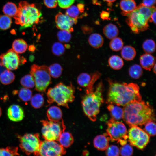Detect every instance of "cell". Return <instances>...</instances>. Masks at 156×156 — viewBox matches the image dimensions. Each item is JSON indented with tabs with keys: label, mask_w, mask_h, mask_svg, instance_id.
Listing matches in <instances>:
<instances>
[{
	"label": "cell",
	"mask_w": 156,
	"mask_h": 156,
	"mask_svg": "<svg viewBox=\"0 0 156 156\" xmlns=\"http://www.w3.org/2000/svg\"><path fill=\"white\" fill-rule=\"evenodd\" d=\"M127 135L130 144L140 149H144L149 141L150 136L138 126L131 127Z\"/></svg>",
	"instance_id": "cell-10"
},
{
	"label": "cell",
	"mask_w": 156,
	"mask_h": 156,
	"mask_svg": "<svg viewBox=\"0 0 156 156\" xmlns=\"http://www.w3.org/2000/svg\"><path fill=\"white\" fill-rule=\"evenodd\" d=\"M30 101L31 106L34 108L37 109L42 106L44 104V100L42 94L37 93L32 96Z\"/></svg>",
	"instance_id": "cell-34"
},
{
	"label": "cell",
	"mask_w": 156,
	"mask_h": 156,
	"mask_svg": "<svg viewBox=\"0 0 156 156\" xmlns=\"http://www.w3.org/2000/svg\"><path fill=\"white\" fill-rule=\"evenodd\" d=\"M136 9L143 15L149 21L152 13L156 10V8L155 6L151 7H147L141 3L137 6Z\"/></svg>",
	"instance_id": "cell-31"
},
{
	"label": "cell",
	"mask_w": 156,
	"mask_h": 156,
	"mask_svg": "<svg viewBox=\"0 0 156 156\" xmlns=\"http://www.w3.org/2000/svg\"><path fill=\"white\" fill-rule=\"evenodd\" d=\"M89 44L92 47L98 49L101 47L104 43V39L102 36L98 33L91 34L88 38Z\"/></svg>",
	"instance_id": "cell-22"
},
{
	"label": "cell",
	"mask_w": 156,
	"mask_h": 156,
	"mask_svg": "<svg viewBox=\"0 0 156 156\" xmlns=\"http://www.w3.org/2000/svg\"><path fill=\"white\" fill-rule=\"evenodd\" d=\"M109 16V13L108 12L104 11H103L100 14L101 18L103 20L107 19Z\"/></svg>",
	"instance_id": "cell-51"
},
{
	"label": "cell",
	"mask_w": 156,
	"mask_h": 156,
	"mask_svg": "<svg viewBox=\"0 0 156 156\" xmlns=\"http://www.w3.org/2000/svg\"><path fill=\"white\" fill-rule=\"evenodd\" d=\"M26 62L24 58L21 57L12 49L0 55V65L10 70H16L20 65Z\"/></svg>",
	"instance_id": "cell-12"
},
{
	"label": "cell",
	"mask_w": 156,
	"mask_h": 156,
	"mask_svg": "<svg viewBox=\"0 0 156 156\" xmlns=\"http://www.w3.org/2000/svg\"><path fill=\"white\" fill-rule=\"evenodd\" d=\"M7 114L9 119L14 122L21 121L24 117V112L22 108L16 104L12 105L9 107Z\"/></svg>",
	"instance_id": "cell-15"
},
{
	"label": "cell",
	"mask_w": 156,
	"mask_h": 156,
	"mask_svg": "<svg viewBox=\"0 0 156 156\" xmlns=\"http://www.w3.org/2000/svg\"><path fill=\"white\" fill-rule=\"evenodd\" d=\"M82 13L77 5H73L67 8L65 14L71 18L77 19L83 17L81 14Z\"/></svg>",
	"instance_id": "cell-30"
},
{
	"label": "cell",
	"mask_w": 156,
	"mask_h": 156,
	"mask_svg": "<svg viewBox=\"0 0 156 156\" xmlns=\"http://www.w3.org/2000/svg\"><path fill=\"white\" fill-rule=\"evenodd\" d=\"M57 141L63 147L67 148L73 144L74 138L71 133L64 131L60 134Z\"/></svg>",
	"instance_id": "cell-20"
},
{
	"label": "cell",
	"mask_w": 156,
	"mask_h": 156,
	"mask_svg": "<svg viewBox=\"0 0 156 156\" xmlns=\"http://www.w3.org/2000/svg\"><path fill=\"white\" fill-rule=\"evenodd\" d=\"M154 120H151L144 125V131L150 136H154L156 135V124Z\"/></svg>",
	"instance_id": "cell-41"
},
{
	"label": "cell",
	"mask_w": 156,
	"mask_h": 156,
	"mask_svg": "<svg viewBox=\"0 0 156 156\" xmlns=\"http://www.w3.org/2000/svg\"><path fill=\"white\" fill-rule=\"evenodd\" d=\"M5 68L3 67V66H1L0 65V74L4 70V69L3 68Z\"/></svg>",
	"instance_id": "cell-54"
},
{
	"label": "cell",
	"mask_w": 156,
	"mask_h": 156,
	"mask_svg": "<svg viewBox=\"0 0 156 156\" xmlns=\"http://www.w3.org/2000/svg\"><path fill=\"white\" fill-rule=\"evenodd\" d=\"M2 10L5 15L14 18L17 13L18 8L14 3L8 2L4 5Z\"/></svg>",
	"instance_id": "cell-28"
},
{
	"label": "cell",
	"mask_w": 156,
	"mask_h": 156,
	"mask_svg": "<svg viewBox=\"0 0 156 156\" xmlns=\"http://www.w3.org/2000/svg\"><path fill=\"white\" fill-rule=\"evenodd\" d=\"M18 96L22 101H28L30 100L32 96V92L28 88L25 87L22 88L19 92Z\"/></svg>",
	"instance_id": "cell-39"
},
{
	"label": "cell",
	"mask_w": 156,
	"mask_h": 156,
	"mask_svg": "<svg viewBox=\"0 0 156 156\" xmlns=\"http://www.w3.org/2000/svg\"><path fill=\"white\" fill-rule=\"evenodd\" d=\"M106 135L109 140L118 141L121 146L127 144L128 135L127 130L122 122L116 121L112 118L107 122Z\"/></svg>",
	"instance_id": "cell-7"
},
{
	"label": "cell",
	"mask_w": 156,
	"mask_h": 156,
	"mask_svg": "<svg viewBox=\"0 0 156 156\" xmlns=\"http://www.w3.org/2000/svg\"><path fill=\"white\" fill-rule=\"evenodd\" d=\"M123 110V119L130 127L144 125L155 119L152 108L142 100L129 103L124 106Z\"/></svg>",
	"instance_id": "cell-2"
},
{
	"label": "cell",
	"mask_w": 156,
	"mask_h": 156,
	"mask_svg": "<svg viewBox=\"0 0 156 156\" xmlns=\"http://www.w3.org/2000/svg\"><path fill=\"white\" fill-rule=\"evenodd\" d=\"M45 5L49 8H55L57 4V0H43Z\"/></svg>",
	"instance_id": "cell-47"
},
{
	"label": "cell",
	"mask_w": 156,
	"mask_h": 156,
	"mask_svg": "<svg viewBox=\"0 0 156 156\" xmlns=\"http://www.w3.org/2000/svg\"><path fill=\"white\" fill-rule=\"evenodd\" d=\"M18 148L8 146L5 148H0V156H16L19 155Z\"/></svg>",
	"instance_id": "cell-38"
},
{
	"label": "cell",
	"mask_w": 156,
	"mask_h": 156,
	"mask_svg": "<svg viewBox=\"0 0 156 156\" xmlns=\"http://www.w3.org/2000/svg\"><path fill=\"white\" fill-rule=\"evenodd\" d=\"M12 49L18 54H22L25 52L28 48L27 42L22 39L15 40L12 44Z\"/></svg>",
	"instance_id": "cell-25"
},
{
	"label": "cell",
	"mask_w": 156,
	"mask_h": 156,
	"mask_svg": "<svg viewBox=\"0 0 156 156\" xmlns=\"http://www.w3.org/2000/svg\"><path fill=\"white\" fill-rule=\"evenodd\" d=\"M129 74L132 78L138 79L142 76L143 71L142 67L137 64L131 66L129 69Z\"/></svg>",
	"instance_id": "cell-29"
},
{
	"label": "cell",
	"mask_w": 156,
	"mask_h": 156,
	"mask_svg": "<svg viewBox=\"0 0 156 156\" xmlns=\"http://www.w3.org/2000/svg\"><path fill=\"white\" fill-rule=\"evenodd\" d=\"M42 15L41 11L35 4L23 1L19 3L18 12L14 18L15 23L20 25L22 29L38 23Z\"/></svg>",
	"instance_id": "cell-4"
},
{
	"label": "cell",
	"mask_w": 156,
	"mask_h": 156,
	"mask_svg": "<svg viewBox=\"0 0 156 156\" xmlns=\"http://www.w3.org/2000/svg\"><path fill=\"white\" fill-rule=\"evenodd\" d=\"M12 23L10 17L5 15L0 16V29L2 30H6L11 27Z\"/></svg>",
	"instance_id": "cell-40"
},
{
	"label": "cell",
	"mask_w": 156,
	"mask_h": 156,
	"mask_svg": "<svg viewBox=\"0 0 156 156\" xmlns=\"http://www.w3.org/2000/svg\"><path fill=\"white\" fill-rule=\"evenodd\" d=\"M104 1L108 3H112L115 1L116 0H104Z\"/></svg>",
	"instance_id": "cell-53"
},
{
	"label": "cell",
	"mask_w": 156,
	"mask_h": 156,
	"mask_svg": "<svg viewBox=\"0 0 156 156\" xmlns=\"http://www.w3.org/2000/svg\"><path fill=\"white\" fill-rule=\"evenodd\" d=\"M65 148L57 141L45 140L42 141L38 155L42 156H60L65 154Z\"/></svg>",
	"instance_id": "cell-13"
},
{
	"label": "cell",
	"mask_w": 156,
	"mask_h": 156,
	"mask_svg": "<svg viewBox=\"0 0 156 156\" xmlns=\"http://www.w3.org/2000/svg\"><path fill=\"white\" fill-rule=\"evenodd\" d=\"M75 91L71 84L66 86L60 82L48 89L47 93V102L49 104L55 102L58 105L68 108V104L74 100Z\"/></svg>",
	"instance_id": "cell-5"
},
{
	"label": "cell",
	"mask_w": 156,
	"mask_h": 156,
	"mask_svg": "<svg viewBox=\"0 0 156 156\" xmlns=\"http://www.w3.org/2000/svg\"><path fill=\"white\" fill-rule=\"evenodd\" d=\"M15 75L10 70H4L0 74V81L2 84L7 85L12 83L14 80Z\"/></svg>",
	"instance_id": "cell-27"
},
{
	"label": "cell",
	"mask_w": 156,
	"mask_h": 156,
	"mask_svg": "<svg viewBox=\"0 0 156 156\" xmlns=\"http://www.w3.org/2000/svg\"><path fill=\"white\" fill-rule=\"evenodd\" d=\"M58 40L61 42L66 43L69 42L71 38L70 32L65 30L59 31L57 34Z\"/></svg>",
	"instance_id": "cell-42"
},
{
	"label": "cell",
	"mask_w": 156,
	"mask_h": 156,
	"mask_svg": "<svg viewBox=\"0 0 156 156\" xmlns=\"http://www.w3.org/2000/svg\"><path fill=\"white\" fill-rule=\"evenodd\" d=\"M41 122L42 125V133L45 140L57 141L60 134L65 129L63 121L56 122L43 120Z\"/></svg>",
	"instance_id": "cell-9"
},
{
	"label": "cell",
	"mask_w": 156,
	"mask_h": 156,
	"mask_svg": "<svg viewBox=\"0 0 156 156\" xmlns=\"http://www.w3.org/2000/svg\"><path fill=\"white\" fill-rule=\"evenodd\" d=\"M2 114V111L1 109V107H0V117L1 116Z\"/></svg>",
	"instance_id": "cell-56"
},
{
	"label": "cell",
	"mask_w": 156,
	"mask_h": 156,
	"mask_svg": "<svg viewBox=\"0 0 156 156\" xmlns=\"http://www.w3.org/2000/svg\"><path fill=\"white\" fill-rule=\"evenodd\" d=\"M136 54V52L135 49L131 46H125L123 47L121 50L122 57L127 61H131L133 59Z\"/></svg>",
	"instance_id": "cell-23"
},
{
	"label": "cell",
	"mask_w": 156,
	"mask_h": 156,
	"mask_svg": "<svg viewBox=\"0 0 156 156\" xmlns=\"http://www.w3.org/2000/svg\"><path fill=\"white\" fill-rule=\"evenodd\" d=\"M142 47L146 53L148 54L153 53L155 50V42L152 39H147L143 42Z\"/></svg>",
	"instance_id": "cell-36"
},
{
	"label": "cell",
	"mask_w": 156,
	"mask_h": 156,
	"mask_svg": "<svg viewBox=\"0 0 156 156\" xmlns=\"http://www.w3.org/2000/svg\"><path fill=\"white\" fill-rule=\"evenodd\" d=\"M35 49V47L33 45H30L29 47V50L31 51H33Z\"/></svg>",
	"instance_id": "cell-52"
},
{
	"label": "cell",
	"mask_w": 156,
	"mask_h": 156,
	"mask_svg": "<svg viewBox=\"0 0 156 156\" xmlns=\"http://www.w3.org/2000/svg\"><path fill=\"white\" fill-rule=\"evenodd\" d=\"M103 84L99 82L95 90L94 88L86 89V94L82 101V105L85 115L92 121H95L100 111V108L103 102L102 95Z\"/></svg>",
	"instance_id": "cell-3"
},
{
	"label": "cell",
	"mask_w": 156,
	"mask_h": 156,
	"mask_svg": "<svg viewBox=\"0 0 156 156\" xmlns=\"http://www.w3.org/2000/svg\"><path fill=\"white\" fill-rule=\"evenodd\" d=\"M107 101L110 104L125 106L134 101L142 100L139 87L136 83H119L109 81Z\"/></svg>",
	"instance_id": "cell-1"
},
{
	"label": "cell",
	"mask_w": 156,
	"mask_h": 156,
	"mask_svg": "<svg viewBox=\"0 0 156 156\" xmlns=\"http://www.w3.org/2000/svg\"><path fill=\"white\" fill-rule=\"evenodd\" d=\"M125 16L128 17L126 20L127 23L134 33L138 34L148 28V20L136 9Z\"/></svg>",
	"instance_id": "cell-11"
},
{
	"label": "cell",
	"mask_w": 156,
	"mask_h": 156,
	"mask_svg": "<svg viewBox=\"0 0 156 156\" xmlns=\"http://www.w3.org/2000/svg\"><path fill=\"white\" fill-rule=\"evenodd\" d=\"M109 140L105 133L97 135L94 139L93 144L94 147L100 151L106 150L109 146Z\"/></svg>",
	"instance_id": "cell-18"
},
{
	"label": "cell",
	"mask_w": 156,
	"mask_h": 156,
	"mask_svg": "<svg viewBox=\"0 0 156 156\" xmlns=\"http://www.w3.org/2000/svg\"><path fill=\"white\" fill-rule=\"evenodd\" d=\"M156 64H155L153 66V72L155 74L156 73Z\"/></svg>",
	"instance_id": "cell-55"
},
{
	"label": "cell",
	"mask_w": 156,
	"mask_h": 156,
	"mask_svg": "<svg viewBox=\"0 0 156 156\" xmlns=\"http://www.w3.org/2000/svg\"><path fill=\"white\" fill-rule=\"evenodd\" d=\"M47 115L49 120L56 122H63L62 110L57 106H53L49 107L47 110Z\"/></svg>",
	"instance_id": "cell-16"
},
{
	"label": "cell",
	"mask_w": 156,
	"mask_h": 156,
	"mask_svg": "<svg viewBox=\"0 0 156 156\" xmlns=\"http://www.w3.org/2000/svg\"><path fill=\"white\" fill-rule=\"evenodd\" d=\"M91 79V77L88 74L83 73L80 74L77 79V83L80 86L86 87L89 85Z\"/></svg>",
	"instance_id": "cell-35"
},
{
	"label": "cell",
	"mask_w": 156,
	"mask_h": 156,
	"mask_svg": "<svg viewBox=\"0 0 156 156\" xmlns=\"http://www.w3.org/2000/svg\"><path fill=\"white\" fill-rule=\"evenodd\" d=\"M19 146L22 150L27 155L33 154L38 155L42 141L38 133H26L19 137Z\"/></svg>",
	"instance_id": "cell-8"
},
{
	"label": "cell",
	"mask_w": 156,
	"mask_h": 156,
	"mask_svg": "<svg viewBox=\"0 0 156 156\" xmlns=\"http://www.w3.org/2000/svg\"><path fill=\"white\" fill-rule=\"evenodd\" d=\"M140 62L143 69L150 71L155 64V58L150 54L145 53L140 56Z\"/></svg>",
	"instance_id": "cell-17"
},
{
	"label": "cell",
	"mask_w": 156,
	"mask_h": 156,
	"mask_svg": "<svg viewBox=\"0 0 156 156\" xmlns=\"http://www.w3.org/2000/svg\"><path fill=\"white\" fill-rule=\"evenodd\" d=\"M48 68L50 74L52 77L58 78L61 75L62 68L60 64L54 63L50 65Z\"/></svg>",
	"instance_id": "cell-33"
},
{
	"label": "cell",
	"mask_w": 156,
	"mask_h": 156,
	"mask_svg": "<svg viewBox=\"0 0 156 156\" xmlns=\"http://www.w3.org/2000/svg\"><path fill=\"white\" fill-rule=\"evenodd\" d=\"M133 152L132 147L128 144L122 146L119 149V154L122 156H131L132 155Z\"/></svg>",
	"instance_id": "cell-44"
},
{
	"label": "cell",
	"mask_w": 156,
	"mask_h": 156,
	"mask_svg": "<svg viewBox=\"0 0 156 156\" xmlns=\"http://www.w3.org/2000/svg\"><path fill=\"white\" fill-rule=\"evenodd\" d=\"M75 0H57V4L60 7L66 9L71 6L74 2Z\"/></svg>",
	"instance_id": "cell-46"
},
{
	"label": "cell",
	"mask_w": 156,
	"mask_h": 156,
	"mask_svg": "<svg viewBox=\"0 0 156 156\" xmlns=\"http://www.w3.org/2000/svg\"><path fill=\"white\" fill-rule=\"evenodd\" d=\"M107 108L110 112L112 118L116 120L123 118V109L119 106L110 104L108 106Z\"/></svg>",
	"instance_id": "cell-24"
},
{
	"label": "cell",
	"mask_w": 156,
	"mask_h": 156,
	"mask_svg": "<svg viewBox=\"0 0 156 156\" xmlns=\"http://www.w3.org/2000/svg\"><path fill=\"white\" fill-rule=\"evenodd\" d=\"M20 82L23 86L28 88H32L35 86L34 78L31 74H27L23 76L20 79Z\"/></svg>",
	"instance_id": "cell-32"
},
{
	"label": "cell",
	"mask_w": 156,
	"mask_h": 156,
	"mask_svg": "<svg viewBox=\"0 0 156 156\" xmlns=\"http://www.w3.org/2000/svg\"><path fill=\"white\" fill-rule=\"evenodd\" d=\"M82 30L83 33L85 34H88L90 33L92 31V29L88 26L85 25L82 27Z\"/></svg>",
	"instance_id": "cell-49"
},
{
	"label": "cell",
	"mask_w": 156,
	"mask_h": 156,
	"mask_svg": "<svg viewBox=\"0 0 156 156\" xmlns=\"http://www.w3.org/2000/svg\"><path fill=\"white\" fill-rule=\"evenodd\" d=\"M120 6L122 11L121 14L124 16L133 12L137 7L134 0H121Z\"/></svg>",
	"instance_id": "cell-19"
},
{
	"label": "cell",
	"mask_w": 156,
	"mask_h": 156,
	"mask_svg": "<svg viewBox=\"0 0 156 156\" xmlns=\"http://www.w3.org/2000/svg\"><path fill=\"white\" fill-rule=\"evenodd\" d=\"M106 154L109 156H117L119 155V149L116 145L109 146L106 150Z\"/></svg>",
	"instance_id": "cell-45"
},
{
	"label": "cell",
	"mask_w": 156,
	"mask_h": 156,
	"mask_svg": "<svg viewBox=\"0 0 156 156\" xmlns=\"http://www.w3.org/2000/svg\"><path fill=\"white\" fill-rule=\"evenodd\" d=\"M57 27L61 30H65L70 33L74 31L73 26L77 22V19L71 18L66 14L59 12L55 17Z\"/></svg>",
	"instance_id": "cell-14"
},
{
	"label": "cell",
	"mask_w": 156,
	"mask_h": 156,
	"mask_svg": "<svg viewBox=\"0 0 156 156\" xmlns=\"http://www.w3.org/2000/svg\"><path fill=\"white\" fill-rule=\"evenodd\" d=\"M156 10H155L152 13L149 20L150 22H153L154 24H156Z\"/></svg>",
	"instance_id": "cell-50"
},
{
	"label": "cell",
	"mask_w": 156,
	"mask_h": 156,
	"mask_svg": "<svg viewBox=\"0 0 156 156\" xmlns=\"http://www.w3.org/2000/svg\"><path fill=\"white\" fill-rule=\"evenodd\" d=\"M65 51V47L60 42H55L52 47V51L55 55L59 56L63 55Z\"/></svg>",
	"instance_id": "cell-43"
},
{
	"label": "cell",
	"mask_w": 156,
	"mask_h": 156,
	"mask_svg": "<svg viewBox=\"0 0 156 156\" xmlns=\"http://www.w3.org/2000/svg\"><path fill=\"white\" fill-rule=\"evenodd\" d=\"M142 3L145 6L151 7L154 6L156 3V0H143Z\"/></svg>",
	"instance_id": "cell-48"
},
{
	"label": "cell",
	"mask_w": 156,
	"mask_h": 156,
	"mask_svg": "<svg viewBox=\"0 0 156 156\" xmlns=\"http://www.w3.org/2000/svg\"><path fill=\"white\" fill-rule=\"evenodd\" d=\"M103 32L107 38L112 40L118 35L119 30L115 25L112 23H109L103 27Z\"/></svg>",
	"instance_id": "cell-21"
},
{
	"label": "cell",
	"mask_w": 156,
	"mask_h": 156,
	"mask_svg": "<svg viewBox=\"0 0 156 156\" xmlns=\"http://www.w3.org/2000/svg\"><path fill=\"white\" fill-rule=\"evenodd\" d=\"M30 73L34 78L36 90L41 92L45 91L51 82L48 67L33 64L31 67Z\"/></svg>",
	"instance_id": "cell-6"
},
{
	"label": "cell",
	"mask_w": 156,
	"mask_h": 156,
	"mask_svg": "<svg viewBox=\"0 0 156 156\" xmlns=\"http://www.w3.org/2000/svg\"><path fill=\"white\" fill-rule=\"evenodd\" d=\"M123 44L122 39L117 37L111 40L109 42V46L113 51H118L121 50L123 47Z\"/></svg>",
	"instance_id": "cell-37"
},
{
	"label": "cell",
	"mask_w": 156,
	"mask_h": 156,
	"mask_svg": "<svg viewBox=\"0 0 156 156\" xmlns=\"http://www.w3.org/2000/svg\"><path fill=\"white\" fill-rule=\"evenodd\" d=\"M108 63L109 66L115 70H120L124 64L122 59L117 55L111 56L108 59Z\"/></svg>",
	"instance_id": "cell-26"
}]
</instances>
